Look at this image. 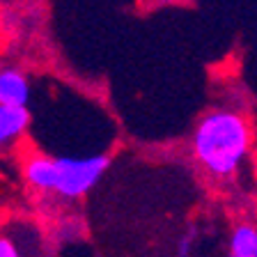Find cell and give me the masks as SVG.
<instances>
[{
    "instance_id": "3957f363",
    "label": "cell",
    "mask_w": 257,
    "mask_h": 257,
    "mask_svg": "<svg viewBox=\"0 0 257 257\" xmlns=\"http://www.w3.org/2000/svg\"><path fill=\"white\" fill-rule=\"evenodd\" d=\"M30 101V83L19 69H0V106L26 108Z\"/></svg>"
},
{
    "instance_id": "5b68a950",
    "label": "cell",
    "mask_w": 257,
    "mask_h": 257,
    "mask_svg": "<svg viewBox=\"0 0 257 257\" xmlns=\"http://www.w3.org/2000/svg\"><path fill=\"white\" fill-rule=\"evenodd\" d=\"M230 257H257V227L250 223H241L232 230Z\"/></svg>"
},
{
    "instance_id": "277c9868",
    "label": "cell",
    "mask_w": 257,
    "mask_h": 257,
    "mask_svg": "<svg viewBox=\"0 0 257 257\" xmlns=\"http://www.w3.org/2000/svg\"><path fill=\"white\" fill-rule=\"evenodd\" d=\"M30 124L28 108H5L0 106V152L10 143H14Z\"/></svg>"
},
{
    "instance_id": "52a82bcc",
    "label": "cell",
    "mask_w": 257,
    "mask_h": 257,
    "mask_svg": "<svg viewBox=\"0 0 257 257\" xmlns=\"http://www.w3.org/2000/svg\"><path fill=\"white\" fill-rule=\"evenodd\" d=\"M193 241H195V236H193V234H184L182 239L177 241V257H191Z\"/></svg>"
},
{
    "instance_id": "6da1fadb",
    "label": "cell",
    "mask_w": 257,
    "mask_h": 257,
    "mask_svg": "<svg viewBox=\"0 0 257 257\" xmlns=\"http://www.w3.org/2000/svg\"><path fill=\"white\" fill-rule=\"evenodd\" d=\"M250 124L234 110H209L193 131V156L207 175L232 177L250 150Z\"/></svg>"
},
{
    "instance_id": "8992f818",
    "label": "cell",
    "mask_w": 257,
    "mask_h": 257,
    "mask_svg": "<svg viewBox=\"0 0 257 257\" xmlns=\"http://www.w3.org/2000/svg\"><path fill=\"white\" fill-rule=\"evenodd\" d=\"M0 257H21L19 246L5 234H0Z\"/></svg>"
},
{
    "instance_id": "7a4b0ae2",
    "label": "cell",
    "mask_w": 257,
    "mask_h": 257,
    "mask_svg": "<svg viewBox=\"0 0 257 257\" xmlns=\"http://www.w3.org/2000/svg\"><path fill=\"white\" fill-rule=\"evenodd\" d=\"M110 168L108 154L53 156V193L60 198H83Z\"/></svg>"
}]
</instances>
